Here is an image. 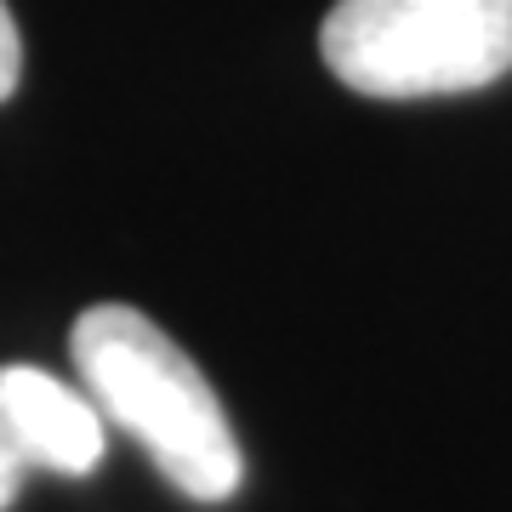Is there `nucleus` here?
<instances>
[{
  "label": "nucleus",
  "instance_id": "obj_2",
  "mask_svg": "<svg viewBox=\"0 0 512 512\" xmlns=\"http://www.w3.org/2000/svg\"><path fill=\"white\" fill-rule=\"evenodd\" d=\"M325 69L359 97H456L512 74V0H336Z\"/></svg>",
  "mask_w": 512,
  "mask_h": 512
},
{
  "label": "nucleus",
  "instance_id": "obj_4",
  "mask_svg": "<svg viewBox=\"0 0 512 512\" xmlns=\"http://www.w3.org/2000/svg\"><path fill=\"white\" fill-rule=\"evenodd\" d=\"M18 80H23V35H18L12 6L0 0V103L18 92Z\"/></svg>",
  "mask_w": 512,
  "mask_h": 512
},
{
  "label": "nucleus",
  "instance_id": "obj_1",
  "mask_svg": "<svg viewBox=\"0 0 512 512\" xmlns=\"http://www.w3.org/2000/svg\"><path fill=\"white\" fill-rule=\"evenodd\" d=\"M69 353L86 399L143 444L171 490L188 501H228L239 490L245 456L217 387L148 313L97 302L74 319Z\"/></svg>",
  "mask_w": 512,
  "mask_h": 512
},
{
  "label": "nucleus",
  "instance_id": "obj_5",
  "mask_svg": "<svg viewBox=\"0 0 512 512\" xmlns=\"http://www.w3.org/2000/svg\"><path fill=\"white\" fill-rule=\"evenodd\" d=\"M23 473H29V467H23V461L12 456L6 444H0V512H6L12 501H18V490H23Z\"/></svg>",
  "mask_w": 512,
  "mask_h": 512
},
{
  "label": "nucleus",
  "instance_id": "obj_3",
  "mask_svg": "<svg viewBox=\"0 0 512 512\" xmlns=\"http://www.w3.org/2000/svg\"><path fill=\"white\" fill-rule=\"evenodd\" d=\"M0 444L40 473L86 478L109 450V421L52 370L0 365Z\"/></svg>",
  "mask_w": 512,
  "mask_h": 512
}]
</instances>
